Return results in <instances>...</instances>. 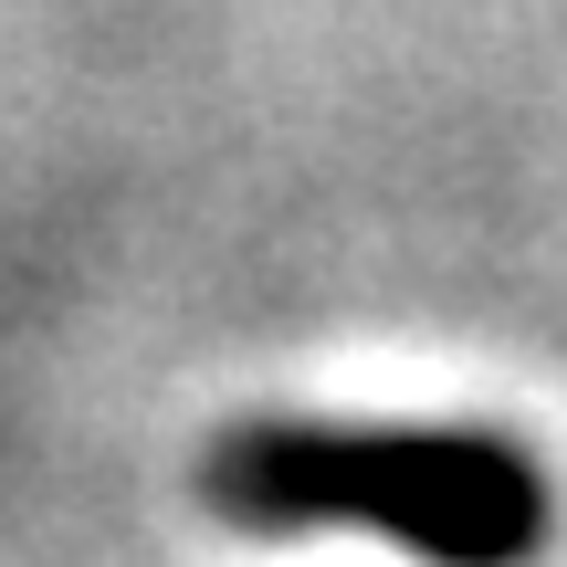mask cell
Segmentation results:
<instances>
[{"instance_id":"cell-1","label":"cell","mask_w":567,"mask_h":567,"mask_svg":"<svg viewBox=\"0 0 567 567\" xmlns=\"http://www.w3.org/2000/svg\"><path fill=\"white\" fill-rule=\"evenodd\" d=\"M200 505L243 536H379L421 567H536L557 484L473 421H326L264 410L200 452Z\"/></svg>"}]
</instances>
